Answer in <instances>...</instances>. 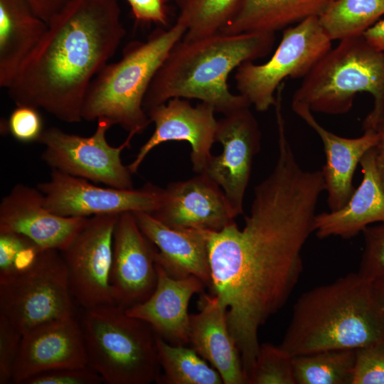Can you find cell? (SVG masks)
I'll use <instances>...</instances> for the list:
<instances>
[{
	"label": "cell",
	"mask_w": 384,
	"mask_h": 384,
	"mask_svg": "<svg viewBox=\"0 0 384 384\" xmlns=\"http://www.w3.org/2000/svg\"><path fill=\"white\" fill-rule=\"evenodd\" d=\"M250 108L242 107L218 120L215 140L223 151L212 155L201 173L222 188L236 217L243 214L253 159L261 147L260 127Z\"/></svg>",
	"instance_id": "13"
},
{
	"label": "cell",
	"mask_w": 384,
	"mask_h": 384,
	"mask_svg": "<svg viewBox=\"0 0 384 384\" xmlns=\"http://www.w3.org/2000/svg\"><path fill=\"white\" fill-rule=\"evenodd\" d=\"M169 227L220 231L236 218L222 188L203 174L170 183L151 213Z\"/></svg>",
	"instance_id": "16"
},
{
	"label": "cell",
	"mask_w": 384,
	"mask_h": 384,
	"mask_svg": "<svg viewBox=\"0 0 384 384\" xmlns=\"http://www.w3.org/2000/svg\"><path fill=\"white\" fill-rule=\"evenodd\" d=\"M363 36L373 47L384 52V19L378 21L368 28Z\"/></svg>",
	"instance_id": "39"
},
{
	"label": "cell",
	"mask_w": 384,
	"mask_h": 384,
	"mask_svg": "<svg viewBox=\"0 0 384 384\" xmlns=\"http://www.w3.org/2000/svg\"><path fill=\"white\" fill-rule=\"evenodd\" d=\"M384 15V0H333L318 16L331 41L362 36Z\"/></svg>",
	"instance_id": "27"
},
{
	"label": "cell",
	"mask_w": 384,
	"mask_h": 384,
	"mask_svg": "<svg viewBox=\"0 0 384 384\" xmlns=\"http://www.w3.org/2000/svg\"><path fill=\"white\" fill-rule=\"evenodd\" d=\"M157 283L144 302L125 309L127 314L146 322L156 335L174 345L189 343L191 297L202 292L204 283L195 276L174 278L156 264Z\"/></svg>",
	"instance_id": "19"
},
{
	"label": "cell",
	"mask_w": 384,
	"mask_h": 384,
	"mask_svg": "<svg viewBox=\"0 0 384 384\" xmlns=\"http://www.w3.org/2000/svg\"><path fill=\"white\" fill-rule=\"evenodd\" d=\"M384 343V309L358 272L302 294L279 345L292 356Z\"/></svg>",
	"instance_id": "4"
},
{
	"label": "cell",
	"mask_w": 384,
	"mask_h": 384,
	"mask_svg": "<svg viewBox=\"0 0 384 384\" xmlns=\"http://www.w3.org/2000/svg\"><path fill=\"white\" fill-rule=\"evenodd\" d=\"M248 384H297L293 356L280 346L260 344Z\"/></svg>",
	"instance_id": "30"
},
{
	"label": "cell",
	"mask_w": 384,
	"mask_h": 384,
	"mask_svg": "<svg viewBox=\"0 0 384 384\" xmlns=\"http://www.w3.org/2000/svg\"><path fill=\"white\" fill-rule=\"evenodd\" d=\"M71 0H26L33 11L47 23Z\"/></svg>",
	"instance_id": "38"
},
{
	"label": "cell",
	"mask_w": 384,
	"mask_h": 384,
	"mask_svg": "<svg viewBox=\"0 0 384 384\" xmlns=\"http://www.w3.org/2000/svg\"><path fill=\"white\" fill-rule=\"evenodd\" d=\"M80 325L87 365L108 384H149L161 375L156 337L116 304L84 309Z\"/></svg>",
	"instance_id": "7"
},
{
	"label": "cell",
	"mask_w": 384,
	"mask_h": 384,
	"mask_svg": "<svg viewBox=\"0 0 384 384\" xmlns=\"http://www.w3.org/2000/svg\"><path fill=\"white\" fill-rule=\"evenodd\" d=\"M325 190L321 170L302 169L282 135L275 166L255 187L243 228L234 222L210 231V288L227 309L247 379L260 346L259 329L283 307L301 277L302 252Z\"/></svg>",
	"instance_id": "1"
},
{
	"label": "cell",
	"mask_w": 384,
	"mask_h": 384,
	"mask_svg": "<svg viewBox=\"0 0 384 384\" xmlns=\"http://www.w3.org/2000/svg\"><path fill=\"white\" fill-rule=\"evenodd\" d=\"M332 41L318 17L306 18L283 30L281 41L271 58L262 64L242 63L234 79L239 94L258 112L276 103L275 93L287 78H304L331 48Z\"/></svg>",
	"instance_id": "9"
},
{
	"label": "cell",
	"mask_w": 384,
	"mask_h": 384,
	"mask_svg": "<svg viewBox=\"0 0 384 384\" xmlns=\"http://www.w3.org/2000/svg\"><path fill=\"white\" fill-rule=\"evenodd\" d=\"M214 107L206 103L193 106L188 100L174 97L166 103L146 111L154 131L141 146L134 160L127 166L136 173L148 154L161 143L170 141L187 142L191 148L193 170L201 174L212 156L213 144L216 142L218 122Z\"/></svg>",
	"instance_id": "14"
},
{
	"label": "cell",
	"mask_w": 384,
	"mask_h": 384,
	"mask_svg": "<svg viewBox=\"0 0 384 384\" xmlns=\"http://www.w3.org/2000/svg\"><path fill=\"white\" fill-rule=\"evenodd\" d=\"M362 180L341 208L316 214L314 231L319 238H351L374 223H384V181L379 171L375 147L360 161Z\"/></svg>",
	"instance_id": "23"
},
{
	"label": "cell",
	"mask_w": 384,
	"mask_h": 384,
	"mask_svg": "<svg viewBox=\"0 0 384 384\" xmlns=\"http://www.w3.org/2000/svg\"><path fill=\"white\" fill-rule=\"evenodd\" d=\"M274 33L226 34L220 31L202 38L177 42L155 74L144 99L150 108L174 97L196 99L223 115L251 106L229 89L230 73L242 63L269 54Z\"/></svg>",
	"instance_id": "3"
},
{
	"label": "cell",
	"mask_w": 384,
	"mask_h": 384,
	"mask_svg": "<svg viewBox=\"0 0 384 384\" xmlns=\"http://www.w3.org/2000/svg\"><path fill=\"white\" fill-rule=\"evenodd\" d=\"M380 137L378 144L375 146L377 164L384 181V124L378 131Z\"/></svg>",
	"instance_id": "40"
},
{
	"label": "cell",
	"mask_w": 384,
	"mask_h": 384,
	"mask_svg": "<svg viewBox=\"0 0 384 384\" xmlns=\"http://www.w3.org/2000/svg\"><path fill=\"white\" fill-rule=\"evenodd\" d=\"M199 312L190 314L189 343L192 348L220 375L224 384H245L240 353L227 321V309L218 297L203 293Z\"/></svg>",
	"instance_id": "22"
},
{
	"label": "cell",
	"mask_w": 384,
	"mask_h": 384,
	"mask_svg": "<svg viewBox=\"0 0 384 384\" xmlns=\"http://www.w3.org/2000/svg\"><path fill=\"white\" fill-rule=\"evenodd\" d=\"M333 0H239L220 30L226 34L274 33L319 16Z\"/></svg>",
	"instance_id": "25"
},
{
	"label": "cell",
	"mask_w": 384,
	"mask_h": 384,
	"mask_svg": "<svg viewBox=\"0 0 384 384\" xmlns=\"http://www.w3.org/2000/svg\"><path fill=\"white\" fill-rule=\"evenodd\" d=\"M22 334L0 316V384L12 383Z\"/></svg>",
	"instance_id": "35"
},
{
	"label": "cell",
	"mask_w": 384,
	"mask_h": 384,
	"mask_svg": "<svg viewBox=\"0 0 384 384\" xmlns=\"http://www.w3.org/2000/svg\"><path fill=\"white\" fill-rule=\"evenodd\" d=\"M362 233L365 248L358 273L375 282L384 278V223L375 226L368 225Z\"/></svg>",
	"instance_id": "31"
},
{
	"label": "cell",
	"mask_w": 384,
	"mask_h": 384,
	"mask_svg": "<svg viewBox=\"0 0 384 384\" xmlns=\"http://www.w3.org/2000/svg\"><path fill=\"white\" fill-rule=\"evenodd\" d=\"M134 18L139 23H154L167 28L169 24L168 0H124Z\"/></svg>",
	"instance_id": "36"
},
{
	"label": "cell",
	"mask_w": 384,
	"mask_h": 384,
	"mask_svg": "<svg viewBox=\"0 0 384 384\" xmlns=\"http://www.w3.org/2000/svg\"><path fill=\"white\" fill-rule=\"evenodd\" d=\"M8 95L16 105L80 122L87 88L126 35L117 0H71L48 23Z\"/></svg>",
	"instance_id": "2"
},
{
	"label": "cell",
	"mask_w": 384,
	"mask_h": 384,
	"mask_svg": "<svg viewBox=\"0 0 384 384\" xmlns=\"http://www.w3.org/2000/svg\"><path fill=\"white\" fill-rule=\"evenodd\" d=\"M102 382L101 376L87 365L42 372L28 378L22 384H100Z\"/></svg>",
	"instance_id": "34"
},
{
	"label": "cell",
	"mask_w": 384,
	"mask_h": 384,
	"mask_svg": "<svg viewBox=\"0 0 384 384\" xmlns=\"http://www.w3.org/2000/svg\"><path fill=\"white\" fill-rule=\"evenodd\" d=\"M179 21L169 28L158 26L146 41H133L121 58L107 63L91 81L82 107V119L107 120L119 125L132 138L151 123L144 99L157 70L173 46L184 36Z\"/></svg>",
	"instance_id": "5"
},
{
	"label": "cell",
	"mask_w": 384,
	"mask_h": 384,
	"mask_svg": "<svg viewBox=\"0 0 384 384\" xmlns=\"http://www.w3.org/2000/svg\"><path fill=\"white\" fill-rule=\"evenodd\" d=\"M376 293L384 309V278L373 282Z\"/></svg>",
	"instance_id": "41"
},
{
	"label": "cell",
	"mask_w": 384,
	"mask_h": 384,
	"mask_svg": "<svg viewBox=\"0 0 384 384\" xmlns=\"http://www.w3.org/2000/svg\"><path fill=\"white\" fill-rule=\"evenodd\" d=\"M112 125L97 120L95 132L82 137L56 127L43 129L37 142L44 145L42 161L62 173L119 189H134L132 173L121 159V152L129 146L131 137L117 147L107 140Z\"/></svg>",
	"instance_id": "10"
},
{
	"label": "cell",
	"mask_w": 384,
	"mask_h": 384,
	"mask_svg": "<svg viewBox=\"0 0 384 384\" xmlns=\"http://www.w3.org/2000/svg\"><path fill=\"white\" fill-rule=\"evenodd\" d=\"M134 214L142 233L157 249V265L174 278L195 276L210 287V231L173 228L151 213Z\"/></svg>",
	"instance_id": "21"
},
{
	"label": "cell",
	"mask_w": 384,
	"mask_h": 384,
	"mask_svg": "<svg viewBox=\"0 0 384 384\" xmlns=\"http://www.w3.org/2000/svg\"><path fill=\"white\" fill-rule=\"evenodd\" d=\"M356 349L327 350L293 356L297 384H352Z\"/></svg>",
	"instance_id": "28"
},
{
	"label": "cell",
	"mask_w": 384,
	"mask_h": 384,
	"mask_svg": "<svg viewBox=\"0 0 384 384\" xmlns=\"http://www.w3.org/2000/svg\"><path fill=\"white\" fill-rule=\"evenodd\" d=\"M366 92L373 107L363 122L365 131L378 132L384 124V52L362 36L340 41L315 64L294 92L292 102L312 112L346 114L356 95Z\"/></svg>",
	"instance_id": "6"
},
{
	"label": "cell",
	"mask_w": 384,
	"mask_h": 384,
	"mask_svg": "<svg viewBox=\"0 0 384 384\" xmlns=\"http://www.w3.org/2000/svg\"><path fill=\"white\" fill-rule=\"evenodd\" d=\"M48 23L26 0H0V86L8 88L41 41Z\"/></svg>",
	"instance_id": "24"
},
{
	"label": "cell",
	"mask_w": 384,
	"mask_h": 384,
	"mask_svg": "<svg viewBox=\"0 0 384 384\" xmlns=\"http://www.w3.org/2000/svg\"><path fill=\"white\" fill-rule=\"evenodd\" d=\"M292 108L321 140L326 156L321 172L327 204L330 210H338L347 203L355 191L353 178L356 166L366 153L378 144L380 132L365 131L356 138L342 137L321 126L307 105L292 102Z\"/></svg>",
	"instance_id": "20"
},
{
	"label": "cell",
	"mask_w": 384,
	"mask_h": 384,
	"mask_svg": "<svg viewBox=\"0 0 384 384\" xmlns=\"http://www.w3.org/2000/svg\"><path fill=\"white\" fill-rule=\"evenodd\" d=\"M87 218L63 217L50 212L37 187L23 183L15 185L0 203V233L23 235L42 250L64 251Z\"/></svg>",
	"instance_id": "17"
},
{
	"label": "cell",
	"mask_w": 384,
	"mask_h": 384,
	"mask_svg": "<svg viewBox=\"0 0 384 384\" xmlns=\"http://www.w3.org/2000/svg\"><path fill=\"white\" fill-rule=\"evenodd\" d=\"M158 361L164 373L163 384H223L220 373L196 351L185 345L171 344L156 336Z\"/></svg>",
	"instance_id": "26"
},
{
	"label": "cell",
	"mask_w": 384,
	"mask_h": 384,
	"mask_svg": "<svg viewBox=\"0 0 384 384\" xmlns=\"http://www.w3.org/2000/svg\"><path fill=\"white\" fill-rule=\"evenodd\" d=\"M119 214L87 218L62 252L73 298L83 308L114 304L110 288L113 235Z\"/></svg>",
	"instance_id": "12"
},
{
	"label": "cell",
	"mask_w": 384,
	"mask_h": 384,
	"mask_svg": "<svg viewBox=\"0 0 384 384\" xmlns=\"http://www.w3.org/2000/svg\"><path fill=\"white\" fill-rule=\"evenodd\" d=\"M156 252L134 213L119 214L113 235L110 279L114 304L127 309L151 296L157 283Z\"/></svg>",
	"instance_id": "15"
},
{
	"label": "cell",
	"mask_w": 384,
	"mask_h": 384,
	"mask_svg": "<svg viewBox=\"0 0 384 384\" xmlns=\"http://www.w3.org/2000/svg\"><path fill=\"white\" fill-rule=\"evenodd\" d=\"M38 110L28 105H16L7 122V129L15 139L24 143L38 142L44 129Z\"/></svg>",
	"instance_id": "33"
},
{
	"label": "cell",
	"mask_w": 384,
	"mask_h": 384,
	"mask_svg": "<svg viewBox=\"0 0 384 384\" xmlns=\"http://www.w3.org/2000/svg\"><path fill=\"white\" fill-rule=\"evenodd\" d=\"M352 384H384V343L356 349Z\"/></svg>",
	"instance_id": "32"
},
{
	"label": "cell",
	"mask_w": 384,
	"mask_h": 384,
	"mask_svg": "<svg viewBox=\"0 0 384 384\" xmlns=\"http://www.w3.org/2000/svg\"><path fill=\"white\" fill-rule=\"evenodd\" d=\"M45 207L63 217L90 218L126 212L154 213L162 190L151 183L139 189L100 187L87 180L51 170L49 180L38 184Z\"/></svg>",
	"instance_id": "11"
},
{
	"label": "cell",
	"mask_w": 384,
	"mask_h": 384,
	"mask_svg": "<svg viewBox=\"0 0 384 384\" xmlns=\"http://www.w3.org/2000/svg\"><path fill=\"white\" fill-rule=\"evenodd\" d=\"M177 21L186 31L183 40L192 41L213 35L230 19L239 0H175Z\"/></svg>",
	"instance_id": "29"
},
{
	"label": "cell",
	"mask_w": 384,
	"mask_h": 384,
	"mask_svg": "<svg viewBox=\"0 0 384 384\" xmlns=\"http://www.w3.org/2000/svg\"><path fill=\"white\" fill-rule=\"evenodd\" d=\"M59 252L43 250L26 272L0 277V316L22 336L46 323L74 317L68 270Z\"/></svg>",
	"instance_id": "8"
},
{
	"label": "cell",
	"mask_w": 384,
	"mask_h": 384,
	"mask_svg": "<svg viewBox=\"0 0 384 384\" xmlns=\"http://www.w3.org/2000/svg\"><path fill=\"white\" fill-rule=\"evenodd\" d=\"M87 366L80 323L75 316L46 323L22 336L12 383L42 372Z\"/></svg>",
	"instance_id": "18"
},
{
	"label": "cell",
	"mask_w": 384,
	"mask_h": 384,
	"mask_svg": "<svg viewBox=\"0 0 384 384\" xmlns=\"http://www.w3.org/2000/svg\"><path fill=\"white\" fill-rule=\"evenodd\" d=\"M30 239L16 233H0V277L10 273L14 258Z\"/></svg>",
	"instance_id": "37"
}]
</instances>
